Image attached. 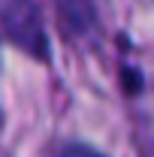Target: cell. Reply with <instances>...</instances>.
Returning <instances> with one entry per match:
<instances>
[{
    "mask_svg": "<svg viewBox=\"0 0 154 157\" xmlns=\"http://www.w3.org/2000/svg\"><path fill=\"white\" fill-rule=\"evenodd\" d=\"M58 157H106V154H100V151L91 148V145H67Z\"/></svg>",
    "mask_w": 154,
    "mask_h": 157,
    "instance_id": "obj_2",
    "label": "cell"
},
{
    "mask_svg": "<svg viewBox=\"0 0 154 157\" xmlns=\"http://www.w3.org/2000/svg\"><path fill=\"white\" fill-rule=\"evenodd\" d=\"M0 30L30 58L48 60V36L33 0H0Z\"/></svg>",
    "mask_w": 154,
    "mask_h": 157,
    "instance_id": "obj_1",
    "label": "cell"
}]
</instances>
